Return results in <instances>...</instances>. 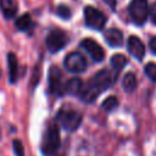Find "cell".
Returning <instances> with one entry per match:
<instances>
[{
  "instance_id": "1",
  "label": "cell",
  "mask_w": 156,
  "mask_h": 156,
  "mask_svg": "<svg viewBox=\"0 0 156 156\" xmlns=\"http://www.w3.org/2000/svg\"><path fill=\"white\" fill-rule=\"evenodd\" d=\"M113 80H115V78H112V74L107 69H101V71L96 72L90 78L88 84L83 88L80 98L85 102L94 101L104 90H106L107 88L111 87Z\"/></svg>"
},
{
  "instance_id": "2",
  "label": "cell",
  "mask_w": 156,
  "mask_h": 156,
  "mask_svg": "<svg viewBox=\"0 0 156 156\" xmlns=\"http://www.w3.org/2000/svg\"><path fill=\"white\" fill-rule=\"evenodd\" d=\"M60 146V132H58V127L55 123H50L44 134H43V139H41V145H40V150L43 152L44 156H51L56 152V150Z\"/></svg>"
},
{
  "instance_id": "3",
  "label": "cell",
  "mask_w": 156,
  "mask_h": 156,
  "mask_svg": "<svg viewBox=\"0 0 156 156\" xmlns=\"http://www.w3.org/2000/svg\"><path fill=\"white\" fill-rule=\"evenodd\" d=\"M82 113L72 108H61L56 116L57 122L68 132H74L82 123Z\"/></svg>"
},
{
  "instance_id": "4",
  "label": "cell",
  "mask_w": 156,
  "mask_h": 156,
  "mask_svg": "<svg viewBox=\"0 0 156 156\" xmlns=\"http://www.w3.org/2000/svg\"><path fill=\"white\" fill-rule=\"evenodd\" d=\"M128 12L135 24L143 26L147 20V16L150 15L147 0H132L128 7Z\"/></svg>"
},
{
  "instance_id": "5",
  "label": "cell",
  "mask_w": 156,
  "mask_h": 156,
  "mask_svg": "<svg viewBox=\"0 0 156 156\" xmlns=\"http://www.w3.org/2000/svg\"><path fill=\"white\" fill-rule=\"evenodd\" d=\"M67 41H68V38H67L66 33L61 29H57V28L51 29L48 33L46 39H45L46 48L51 52H57V51L62 50L66 46Z\"/></svg>"
},
{
  "instance_id": "6",
  "label": "cell",
  "mask_w": 156,
  "mask_h": 156,
  "mask_svg": "<svg viewBox=\"0 0 156 156\" xmlns=\"http://www.w3.org/2000/svg\"><path fill=\"white\" fill-rule=\"evenodd\" d=\"M84 20H85V24L89 28H93L96 30L102 29L106 23V16L100 10L93 6H87L84 9Z\"/></svg>"
},
{
  "instance_id": "7",
  "label": "cell",
  "mask_w": 156,
  "mask_h": 156,
  "mask_svg": "<svg viewBox=\"0 0 156 156\" xmlns=\"http://www.w3.org/2000/svg\"><path fill=\"white\" fill-rule=\"evenodd\" d=\"M63 65H65V68L71 73H80L87 69L85 57L80 52H77V51L68 54L65 57Z\"/></svg>"
},
{
  "instance_id": "8",
  "label": "cell",
  "mask_w": 156,
  "mask_h": 156,
  "mask_svg": "<svg viewBox=\"0 0 156 156\" xmlns=\"http://www.w3.org/2000/svg\"><path fill=\"white\" fill-rule=\"evenodd\" d=\"M66 83H62V74L57 66H51L49 69V89L54 95H63Z\"/></svg>"
},
{
  "instance_id": "9",
  "label": "cell",
  "mask_w": 156,
  "mask_h": 156,
  "mask_svg": "<svg viewBox=\"0 0 156 156\" xmlns=\"http://www.w3.org/2000/svg\"><path fill=\"white\" fill-rule=\"evenodd\" d=\"M80 46L90 55V57L95 61V62H100L104 60L105 57V51L104 49L93 39L90 38H87V39H83L80 41Z\"/></svg>"
},
{
  "instance_id": "10",
  "label": "cell",
  "mask_w": 156,
  "mask_h": 156,
  "mask_svg": "<svg viewBox=\"0 0 156 156\" xmlns=\"http://www.w3.org/2000/svg\"><path fill=\"white\" fill-rule=\"evenodd\" d=\"M127 48H128V51L132 56H134L139 61L143 60V57L145 55V46L138 37H135V35L129 37L128 43H127Z\"/></svg>"
},
{
  "instance_id": "11",
  "label": "cell",
  "mask_w": 156,
  "mask_h": 156,
  "mask_svg": "<svg viewBox=\"0 0 156 156\" xmlns=\"http://www.w3.org/2000/svg\"><path fill=\"white\" fill-rule=\"evenodd\" d=\"M105 40L110 46L117 48V46H121L123 43V34L117 28H110L105 33Z\"/></svg>"
},
{
  "instance_id": "12",
  "label": "cell",
  "mask_w": 156,
  "mask_h": 156,
  "mask_svg": "<svg viewBox=\"0 0 156 156\" xmlns=\"http://www.w3.org/2000/svg\"><path fill=\"white\" fill-rule=\"evenodd\" d=\"M7 63H9V79L10 83H15L18 76V62L17 57L13 52H9L7 55Z\"/></svg>"
},
{
  "instance_id": "13",
  "label": "cell",
  "mask_w": 156,
  "mask_h": 156,
  "mask_svg": "<svg viewBox=\"0 0 156 156\" xmlns=\"http://www.w3.org/2000/svg\"><path fill=\"white\" fill-rule=\"evenodd\" d=\"M83 82L80 78H72L65 85V91L71 95H78L83 91Z\"/></svg>"
},
{
  "instance_id": "14",
  "label": "cell",
  "mask_w": 156,
  "mask_h": 156,
  "mask_svg": "<svg viewBox=\"0 0 156 156\" xmlns=\"http://www.w3.org/2000/svg\"><path fill=\"white\" fill-rule=\"evenodd\" d=\"M0 9L6 18L13 17L17 12V6L13 0H0Z\"/></svg>"
},
{
  "instance_id": "15",
  "label": "cell",
  "mask_w": 156,
  "mask_h": 156,
  "mask_svg": "<svg viewBox=\"0 0 156 156\" xmlns=\"http://www.w3.org/2000/svg\"><path fill=\"white\" fill-rule=\"evenodd\" d=\"M122 88L126 93H133L134 89L136 88V78L135 74L132 72H128L124 74L122 79Z\"/></svg>"
},
{
  "instance_id": "16",
  "label": "cell",
  "mask_w": 156,
  "mask_h": 156,
  "mask_svg": "<svg viewBox=\"0 0 156 156\" xmlns=\"http://www.w3.org/2000/svg\"><path fill=\"white\" fill-rule=\"evenodd\" d=\"M34 26L33 21H32V17L29 13H23L21 17H18L16 20V27L20 29V30H23V32H27L29 29H32Z\"/></svg>"
},
{
  "instance_id": "17",
  "label": "cell",
  "mask_w": 156,
  "mask_h": 156,
  "mask_svg": "<svg viewBox=\"0 0 156 156\" xmlns=\"http://www.w3.org/2000/svg\"><path fill=\"white\" fill-rule=\"evenodd\" d=\"M126 63H127V58L122 54H116V55H113L111 57V65H112V67L115 69V74L116 76H118V73L122 71V68L126 66Z\"/></svg>"
},
{
  "instance_id": "18",
  "label": "cell",
  "mask_w": 156,
  "mask_h": 156,
  "mask_svg": "<svg viewBox=\"0 0 156 156\" xmlns=\"http://www.w3.org/2000/svg\"><path fill=\"white\" fill-rule=\"evenodd\" d=\"M117 105H118L117 98H115V96H108V98L105 99L104 102L101 104V108L105 110V111H107V112H110V111H112L113 108H116Z\"/></svg>"
},
{
  "instance_id": "19",
  "label": "cell",
  "mask_w": 156,
  "mask_h": 156,
  "mask_svg": "<svg viewBox=\"0 0 156 156\" xmlns=\"http://www.w3.org/2000/svg\"><path fill=\"white\" fill-rule=\"evenodd\" d=\"M145 73L146 76L156 83V63L155 62H149L146 66H145Z\"/></svg>"
},
{
  "instance_id": "20",
  "label": "cell",
  "mask_w": 156,
  "mask_h": 156,
  "mask_svg": "<svg viewBox=\"0 0 156 156\" xmlns=\"http://www.w3.org/2000/svg\"><path fill=\"white\" fill-rule=\"evenodd\" d=\"M12 146H13V151H15L16 156H24V149H23V145H22L21 140L15 139L13 143H12Z\"/></svg>"
},
{
  "instance_id": "21",
  "label": "cell",
  "mask_w": 156,
  "mask_h": 156,
  "mask_svg": "<svg viewBox=\"0 0 156 156\" xmlns=\"http://www.w3.org/2000/svg\"><path fill=\"white\" fill-rule=\"evenodd\" d=\"M57 15L61 17V18H63V20H67V18H69L71 17V11H69V9L67 7V6H65V5H60L58 7H57Z\"/></svg>"
},
{
  "instance_id": "22",
  "label": "cell",
  "mask_w": 156,
  "mask_h": 156,
  "mask_svg": "<svg viewBox=\"0 0 156 156\" xmlns=\"http://www.w3.org/2000/svg\"><path fill=\"white\" fill-rule=\"evenodd\" d=\"M150 17H151V21L156 24V2L150 9Z\"/></svg>"
},
{
  "instance_id": "23",
  "label": "cell",
  "mask_w": 156,
  "mask_h": 156,
  "mask_svg": "<svg viewBox=\"0 0 156 156\" xmlns=\"http://www.w3.org/2000/svg\"><path fill=\"white\" fill-rule=\"evenodd\" d=\"M150 49H151V51L154 52V54H156V37H152L151 39H150Z\"/></svg>"
},
{
  "instance_id": "24",
  "label": "cell",
  "mask_w": 156,
  "mask_h": 156,
  "mask_svg": "<svg viewBox=\"0 0 156 156\" xmlns=\"http://www.w3.org/2000/svg\"><path fill=\"white\" fill-rule=\"evenodd\" d=\"M104 1H105L110 7H112V9H113L115 5H116V0H104Z\"/></svg>"
}]
</instances>
